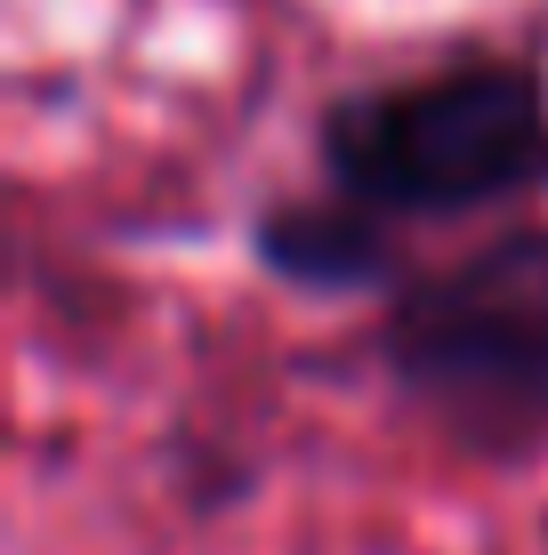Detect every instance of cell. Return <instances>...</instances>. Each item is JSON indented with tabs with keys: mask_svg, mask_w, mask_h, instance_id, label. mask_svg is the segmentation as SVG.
<instances>
[{
	"mask_svg": "<svg viewBox=\"0 0 548 555\" xmlns=\"http://www.w3.org/2000/svg\"><path fill=\"white\" fill-rule=\"evenodd\" d=\"M339 178L404 209H468L548 169V121L524 73H444L404 98H371L331 129Z\"/></svg>",
	"mask_w": 548,
	"mask_h": 555,
	"instance_id": "6da1fadb",
	"label": "cell"
},
{
	"mask_svg": "<svg viewBox=\"0 0 548 555\" xmlns=\"http://www.w3.org/2000/svg\"><path fill=\"white\" fill-rule=\"evenodd\" d=\"M395 362L468 427H533L548 411V234L493 242L428 282L395 322Z\"/></svg>",
	"mask_w": 548,
	"mask_h": 555,
	"instance_id": "7a4b0ae2",
	"label": "cell"
},
{
	"mask_svg": "<svg viewBox=\"0 0 548 555\" xmlns=\"http://www.w3.org/2000/svg\"><path fill=\"white\" fill-rule=\"evenodd\" d=\"M267 258L291 266L307 282H355L380 266V242L364 234L355 218H323V209H291V218L267 225Z\"/></svg>",
	"mask_w": 548,
	"mask_h": 555,
	"instance_id": "3957f363",
	"label": "cell"
}]
</instances>
